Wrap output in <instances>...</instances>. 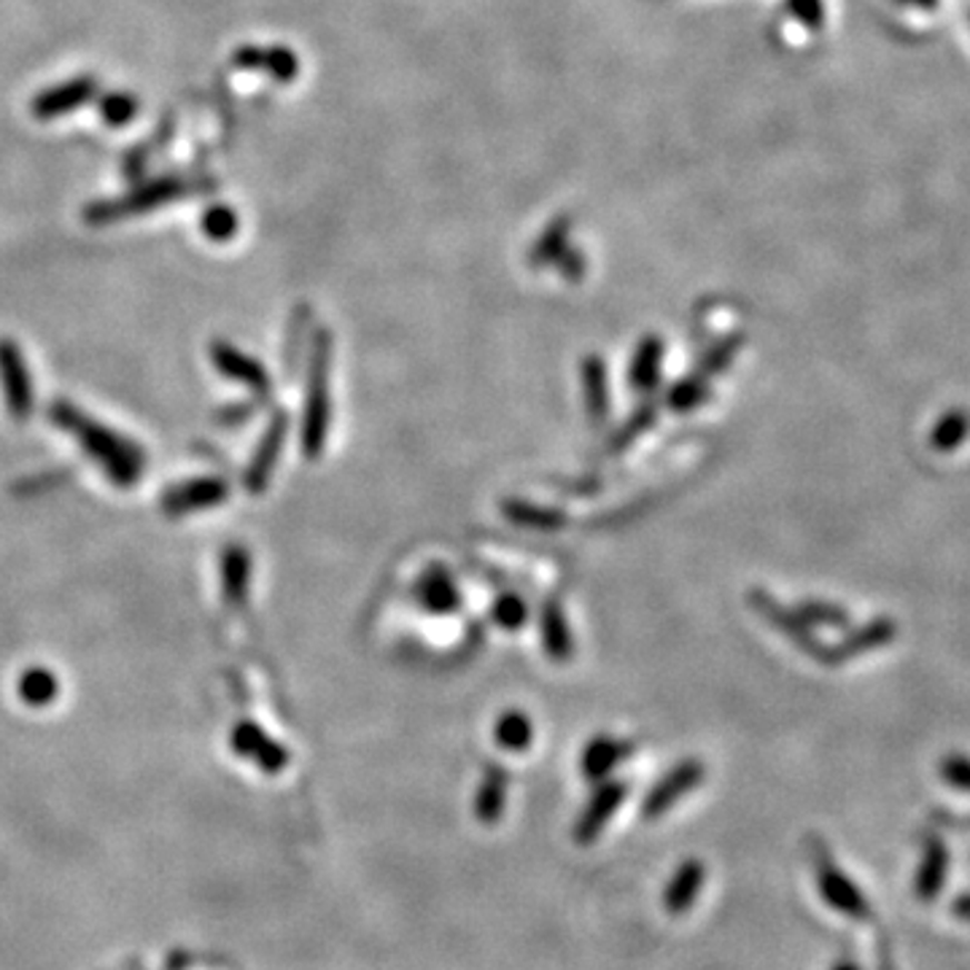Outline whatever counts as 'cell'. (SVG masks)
I'll return each instance as SVG.
<instances>
[{"label":"cell","mask_w":970,"mask_h":970,"mask_svg":"<svg viewBox=\"0 0 970 970\" xmlns=\"http://www.w3.org/2000/svg\"><path fill=\"white\" fill-rule=\"evenodd\" d=\"M588 378H591V394H588V407L593 413V418L606 416V392L602 388L604 383V373H602V364L591 362L588 364Z\"/></svg>","instance_id":"cb8c5ba5"},{"label":"cell","mask_w":970,"mask_h":970,"mask_svg":"<svg viewBox=\"0 0 970 970\" xmlns=\"http://www.w3.org/2000/svg\"><path fill=\"white\" fill-rule=\"evenodd\" d=\"M286 432H289V418H286V413H276L270 420V426H267L265 437H261L257 453H254L251 464H248L246 469V488L251 491V494L265 491L267 481L273 477L280 448H284L286 443Z\"/></svg>","instance_id":"30bf717a"},{"label":"cell","mask_w":970,"mask_h":970,"mask_svg":"<svg viewBox=\"0 0 970 970\" xmlns=\"http://www.w3.org/2000/svg\"><path fill=\"white\" fill-rule=\"evenodd\" d=\"M494 739L504 746V750H513V752L526 750V746L532 744V723H528V717H523V714H504L499 725H496Z\"/></svg>","instance_id":"ffe728a7"},{"label":"cell","mask_w":970,"mask_h":970,"mask_svg":"<svg viewBox=\"0 0 970 970\" xmlns=\"http://www.w3.org/2000/svg\"><path fill=\"white\" fill-rule=\"evenodd\" d=\"M625 793H628V788H625L623 782H604L602 788L596 790V795L591 798L588 809L580 814L577 825H574V841H577L580 847H588L596 841V835L604 831L610 816L615 814L617 806L623 803Z\"/></svg>","instance_id":"9c48e42d"},{"label":"cell","mask_w":970,"mask_h":970,"mask_svg":"<svg viewBox=\"0 0 970 970\" xmlns=\"http://www.w3.org/2000/svg\"><path fill=\"white\" fill-rule=\"evenodd\" d=\"M809 852H812V865L816 873V890L825 898V903L839 914L854 919V922H871L873 909L868 903L865 892L833 863L828 847L812 839L809 841Z\"/></svg>","instance_id":"3957f363"},{"label":"cell","mask_w":970,"mask_h":970,"mask_svg":"<svg viewBox=\"0 0 970 970\" xmlns=\"http://www.w3.org/2000/svg\"><path fill=\"white\" fill-rule=\"evenodd\" d=\"M210 359H214L216 369H219L221 375H227V378L232 380H240L242 386L251 388L259 399L270 397V375H267V369L261 367L259 362H254L251 356H246L242 350L232 348L225 340H216L210 343Z\"/></svg>","instance_id":"52a82bcc"},{"label":"cell","mask_w":970,"mask_h":970,"mask_svg":"<svg viewBox=\"0 0 970 970\" xmlns=\"http://www.w3.org/2000/svg\"><path fill=\"white\" fill-rule=\"evenodd\" d=\"M494 615L499 617V621L507 625V628H518L523 623V617H526V610H523V604L518 598H504L502 604H496Z\"/></svg>","instance_id":"d4e9b609"},{"label":"cell","mask_w":970,"mask_h":970,"mask_svg":"<svg viewBox=\"0 0 970 970\" xmlns=\"http://www.w3.org/2000/svg\"><path fill=\"white\" fill-rule=\"evenodd\" d=\"M943 774H947L949 782H954V784H960V788L970 790V763H966V761L947 763Z\"/></svg>","instance_id":"484cf974"},{"label":"cell","mask_w":970,"mask_h":970,"mask_svg":"<svg viewBox=\"0 0 970 970\" xmlns=\"http://www.w3.org/2000/svg\"><path fill=\"white\" fill-rule=\"evenodd\" d=\"M227 496L229 485L221 477H202V481H189L165 491L162 509L168 515H187L191 509L216 507V504L227 502Z\"/></svg>","instance_id":"ba28073f"},{"label":"cell","mask_w":970,"mask_h":970,"mask_svg":"<svg viewBox=\"0 0 970 970\" xmlns=\"http://www.w3.org/2000/svg\"><path fill=\"white\" fill-rule=\"evenodd\" d=\"M95 92H98V81H95L92 76H79V79L68 81V85H60L49 89V92L38 95L33 100V117L36 119L62 117V113L73 111V108L92 100Z\"/></svg>","instance_id":"8fae6325"},{"label":"cell","mask_w":970,"mask_h":970,"mask_svg":"<svg viewBox=\"0 0 970 970\" xmlns=\"http://www.w3.org/2000/svg\"><path fill=\"white\" fill-rule=\"evenodd\" d=\"M0 383H3V397L14 420H28L33 413V380H30L28 362L19 346L9 337L0 340Z\"/></svg>","instance_id":"277c9868"},{"label":"cell","mask_w":970,"mask_h":970,"mask_svg":"<svg viewBox=\"0 0 970 970\" xmlns=\"http://www.w3.org/2000/svg\"><path fill=\"white\" fill-rule=\"evenodd\" d=\"M831 970H863V968H860L854 960H839Z\"/></svg>","instance_id":"83f0119b"},{"label":"cell","mask_w":970,"mask_h":970,"mask_svg":"<svg viewBox=\"0 0 970 970\" xmlns=\"http://www.w3.org/2000/svg\"><path fill=\"white\" fill-rule=\"evenodd\" d=\"M17 691H19V699L28 701L30 706H43L49 704V701H55L60 685H57V676L49 672V669L33 666L19 676Z\"/></svg>","instance_id":"d6986e66"},{"label":"cell","mask_w":970,"mask_h":970,"mask_svg":"<svg viewBox=\"0 0 970 970\" xmlns=\"http://www.w3.org/2000/svg\"><path fill=\"white\" fill-rule=\"evenodd\" d=\"M187 191L181 181H157L151 187L136 191V195L125 197V200L113 202H98V206L85 210V219L89 225H108V221L127 219L132 214H143V210L162 206V202L178 200V197Z\"/></svg>","instance_id":"5b68a950"},{"label":"cell","mask_w":970,"mask_h":970,"mask_svg":"<svg viewBox=\"0 0 970 970\" xmlns=\"http://www.w3.org/2000/svg\"><path fill=\"white\" fill-rule=\"evenodd\" d=\"M329 335L318 331L313 346V364L308 375V402H305L303 448L308 458L321 456L329 434Z\"/></svg>","instance_id":"7a4b0ae2"},{"label":"cell","mask_w":970,"mask_h":970,"mask_svg":"<svg viewBox=\"0 0 970 970\" xmlns=\"http://www.w3.org/2000/svg\"><path fill=\"white\" fill-rule=\"evenodd\" d=\"M238 227H240L238 214H235V210L227 208V206L208 208L206 216H202V232H206L208 238L216 240V242L232 240V235L238 232Z\"/></svg>","instance_id":"44dd1931"},{"label":"cell","mask_w":970,"mask_h":970,"mask_svg":"<svg viewBox=\"0 0 970 970\" xmlns=\"http://www.w3.org/2000/svg\"><path fill=\"white\" fill-rule=\"evenodd\" d=\"M49 418L55 426H60L62 432L73 434L81 443V448L87 451V456L95 464H100V469L106 472V477L113 485H136L146 469V453L138 448L132 439L119 437L113 429H106L103 424L92 420L79 410L70 402H52L49 407Z\"/></svg>","instance_id":"6da1fadb"},{"label":"cell","mask_w":970,"mask_h":970,"mask_svg":"<svg viewBox=\"0 0 970 970\" xmlns=\"http://www.w3.org/2000/svg\"><path fill=\"white\" fill-rule=\"evenodd\" d=\"M235 66L248 68V70H267V73H273L276 79H291L297 70V62L291 52H286V49H257V47H246L238 49L235 52Z\"/></svg>","instance_id":"e0dca14e"},{"label":"cell","mask_w":970,"mask_h":970,"mask_svg":"<svg viewBox=\"0 0 970 970\" xmlns=\"http://www.w3.org/2000/svg\"><path fill=\"white\" fill-rule=\"evenodd\" d=\"M704 774H706L704 765L699 761L680 763L672 774L663 776V780L650 790V795L644 798L642 803V814L647 816V820H659V816L666 814L682 795L699 788V784L704 782Z\"/></svg>","instance_id":"8992f818"},{"label":"cell","mask_w":970,"mask_h":970,"mask_svg":"<svg viewBox=\"0 0 970 970\" xmlns=\"http://www.w3.org/2000/svg\"><path fill=\"white\" fill-rule=\"evenodd\" d=\"M659 364H661L659 340L644 343V348L640 350V356H636L634 362V375H631V378H634V386L644 388L659 378Z\"/></svg>","instance_id":"603a6c76"},{"label":"cell","mask_w":970,"mask_h":970,"mask_svg":"<svg viewBox=\"0 0 970 970\" xmlns=\"http://www.w3.org/2000/svg\"><path fill=\"white\" fill-rule=\"evenodd\" d=\"M136 113H138V100L127 92H111L100 100V117L113 127L127 125L130 119H136Z\"/></svg>","instance_id":"7402d4cb"},{"label":"cell","mask_w":970,"mask_h":970,"mask_svg":"<svg viewBox=\"0 0 970 970\" xmlns=\"http://www.w3.org/2000/svg\"><path fill=\"white\" fill-rule=\"evenodd\" d=\"M947 873H949L947 847H943L941 839L930 835V839H924L922 865H919L917 882H914V892H917L919 901H924V903L936 901V898L941 895L943 882H947Z\"/></svg>","instance_id":"4fadbf2b"},{"label":"cell","mask_w":970,"mask_h":970,"mask_svg":"<svg viewBox=\"0 0 970 970\" xmlns=\"http://www.w3.org/2000/svg\"><path fill=\"white\" fill-rule=\"evenodd\" d=\"M704 882H706V865L695 858L685 860V863L676 868L672 882H669L666 892H663V909H666V914L672 917L687 914V911L693 909L695 898H699L701 890H704Z\"/></svg>","instance_id":"7c38bea8"},{"label":"cell","mask_w":970,"mask_h":970,"mask_svg":"<svg viewBox=\"0 0 970 970\" xmlns=\"http://www.w3.org/2000/svg\"><path fill=\"white\" fill-rule=\"evenodd\" d=\"M504 803H507V771L488 769L485 771L481 790H477V801H475L477 820H481L483 825H494V822H499Z\"/></svg>","instance_id":"2e32d148"},{"label":"cell","mask_w":970,"mask_h":970,"mask_svg":"<svg viewBox=\"0 0 970 970\" xmlns=\"http://www.w3.org/2000/svg\"><path fill=\"white\" fill-rule=\"evenodd\" d=\"M954 914L962 919H970V895H962L954 901Z\"/></svg>","instance_id":"4316f807"},{"label":"cell","mask_w":970,"mask_h":970,"mask_svg":"<svg viewBox=\"0 0 970 970\" xmlns=\"http://www.w3.org/2000/svg\"><path fill=\"white\" fill-rule=\"evenodd\" d=\"M221 580H225L221 591H225L227 604L238 610L246 602L248 580H251V555H248L246 547H227L225 558H221Z\"/></svg>","instance_id":"5bb4252c"},{"label":"cell","mask_w":970,"mask_h":970,"mask_svg":"<svg viewBox=\"0 0 970 970\" xmlns=\"http://www.w3.org/2000/svg\"><path fill=\"white\" fill-rule=\"evenodd\" d=\"M232 744H235V750L257 758V761L265 765V769H280V765H286L284 746L270 742V739L265 736V731H261V728L254 725V723H240L238 728H235Z\"/></svg>","instance_id":"9a60e30c"},{"label":"cell","mask_w":970,"mask_h":970,"mask_svg":"<svg viewBox=\"0 0 970 970\" xmlns=\"http://www.w3.org/2000/svg\"><path fill=\"white\" fill-rule=\"evenodd\" d=\"M628 752H631V744L615 742V739H596V742L585 750V758H583L585 774H588L591 780H604V776L610 774L623 758H628Z\"/></svg>","instance_id":"ac0fdd59"}]
</instances>
